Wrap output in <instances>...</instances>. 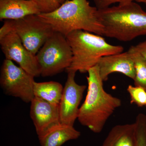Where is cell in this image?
I'll use <instances>...</instances> for the list:
<instances>
[{
    "label": "cell",
    "instance_id": "cell-12",
    "mask_svg": "<svg viewBox=\"0 0 146 146\" xmlns=\"http://www.w3.org/2000/svg\"><path fill=\"white\" fill-rule=\"evenodd\" d=\"M41 13L37 0H0V20H15Z\"/></svg>",
    "mask_w": 146,
    "mask_h": 146
},
{
    "label": "cell",
    "instance_id": "cell-19",
    "mask_svg": "<svg viewBox=\"0 0 146 146\" xmlns=\"http://www.w3.org/2000/svg\"><path fill=\"white\" fill-rule=\"evenodd\" d=\"M37 1L41 13H50L61 5L59 0H37Z\"/></svg>",
    "mask_w": 146,
    "mask_h": 146
},
{
    "label": "cell",
    "instance_id": "cell-10",
    "mask_svg": "<svg viewBox=\"0 0 146 146\" xmlns=\"http://www.w3.org/2000/svg\"><path fill=\"white\" fill-rule=\"evenodd\" d=\"M31 104L30 115L38 136L60 123L59 105L36 97Z\"/></svg>",
    "mask_w": 146,
    "mask_h": 146
},
{
    "label": "cell",
    "instance_id": "cell-15",
    "mask_svg": "<svg viewBox=\"0 0 146 146\" xmlns=\"http://www.w3.org/2000/svg\"><path fill=\"white\" fill-rule=\"evenodd\" d=\"M63 87L57 82H37L35 81L33 87L34 97L39 98L55 105H59Z\"/></svg>",
    "mask_w": 146,
    "mask_h": 146
},
{
    "label": "cell",
    "instance_id": "cell-20",
    "mask_svg": "<svg viewBox=\"0 0 146 146\" xmlns=\"http://www.w3.org/2000/svg\"><path fill=\"white\" fill-rule=\"evenodd\" d=\"M96 7L98 10L110 7V5L115 3L119 4L126 3L130 2L135 1V0H93Z\"/></svg>",
    "mask_w": 146,
    "mask_h": 146
},
{
    "label": "cell",
    "instance_id": "cell-8",
    "mask_svg": "<svg viewBox=\"0 0 146 146\" xmlns=\"http://www.w3.org/2000/svg\"><path fill=\"white\" fill-rule=\"evenodd\" d=\"M0 44L5 59L15 61L34 77L40 76L36 55L27 49L15 33L10 32L0 38Z\"/></svg>",
    "mask_w": 146,
    "mask_h": 146
},
{
    "label": "cell",
    "instance_id": "cell-23",
    "mask_svg": "<svg viewBox=\"0 0 146 146\" xmlns=\"http://www.w3.org/2000/svg\"><path fill=\"white\" fill-rule=\"evenodd\" d=\"M68 1V0H59V2H60V3L61 4H62L64 2H65L66 1Z\"/></svg>",
    "mask_w": 146,
    "mask_h": 146
},
{
    "label": "cell",
    "instance_id": "cell-1",
    "mask_svg": "<svg viewBox=\"0 0 146 146\" xmlns=\"http://www.w3.org/2000/svg\"><path fill=\"white\" fill-rule=\"evenodd\" d=\"M87 73V94L80 107L78 119L82 125L99 133L116 110L121 106L122 102L104 90L98 65L89 69Z\"/></svg>",
    "mask_w": 146,
    "mask_h": 146
},
{
    "label": "cell",
    "instance_id": "cell-14",
    "mask_svg": "<svg viewBox=\"0 0 146 146\" xmlns=\"http://www.w3.org/2000/svg\"><path fill=\"white\" fill-rule=\"evenodd\" d=\"M101 146H135L134 123L113 127Z\"/></svg>",
    "mask_w": 146,
    "mask_h": 146
},
{
    "label": "cell",
    "instance_id": "cell-13",
    "mask_svg": "<svg viewBox=\"0 0 146 146\" xmlns=\"http://www.w3.org/2000/svg\"><path fill=\"white\" fill-rule=\"evenodd\" d=\"M80 135L74 126L60 123L38 137L41 146H61L68 141L78 139Z\"/></svg>",
    "mask_w": 146,
    "mask_h": 146
},
{
    "label": "cell",
    "instance_id": "cell-22",
    "mask_svg": "<svg viewBox=\"0 0 146 146\" xmlns=\"http://www.w3.org/2000/svg\"><path fill=\"white\" fill-rule=\"evenodd\" d=\"M135 1L136 2L143 3L146 5V0H135Z\"/></svg>",
    "mask_w": 146,
    "mask_h": 146
},
{
    "label": "cell",
    "instance_id": "cell-11",
    "mask_svg": "<svg viewBox=\"0 0 146 146\" xmlns=\"http://www.w3.org/2000/svg\"><path fill=\"white\" fill-rule=\"evenodd\" d=\"M100 76L104 82L113 73H121L134 79L136 75L134 60L129 51L110 55L100 58L98 64Z\"/></svg>",
    "mask_w": 146,
    "mask_h": 146
},
{
    "label": "cell",
    "instance_id": "cell-5",
    "mask_svg": "<svg viewBox=\"0 0 146 146\" xmlns=\"http://www.w3.org/2000/svg\"><path fill=\"white\" fill-rule=\"evenodd\" d=\"M10 32L15 33L27 49L36 55L55 31L37 15H32L18 20L4 21L0 29V38Z\"/></svg>",
    "mask_w": 146,
    "mask_h": 146
},
{
    "label": "cell",
    "instance_id": "cell-24",
    "mask_svg": "<svg viewBox=\"0 0 146 146\" xmlns=\"http://www.w3.org/2000/svg\"></svg>",
    "mask_w": 146,
    "mask_h": 146
},
{
    "label": "cell",
    "instance_id": "cell-18",
    "mask_svg": "<svg viewBox=\"0 0 146 146\" xmlns=\"http://www.w3.org/2000/svg\"><path fill=\"white\" fill-rule=\"evenodd\" d=\"M127 91L130 96V103L136 105L138 107L146 105V91L143 87L129 85Z\"/></svg>",
    "mask_w": 146,
    "mask_h": 146
},
{
    "label": "cell",
    "instance_id": "cell-17",
    "mask_svg": "<svg viewBox=\"0 0 146 146\" xmlns=\"http://www.w3.org/2000/svg\"><path fill=\"white\" fill-rule=\"evenodd\" d=\"M134 123L135 146H146V115L138 114Z\"/></svg>",
    "mask_w": 146,
    "mask_h": 146
},
{
    "label": "cell",
    "instance_id": "cell-6",
    "mask_svg": "<svg viewBox=\"0 0 146 146\" xmlns=\"http://www.w3.org/2000/svg\"><path fill=\"white\" fill-rule=\"evenodd\" d=\"M40 76H50L69 68L72 60V49L66 37L54 32L36 55Z\"/></svg>",
    "mask_w": 146,
    "mask_h": 146
},
{
    "label": "cell",
    "instance_id": "cell-7",
    "mask_svg": "<svg viewBox=\"0 0 146 146\" xmlns=\"http://www.w3.org/2000/svg\"><path fill=\"white\" fill-rule=\"evenodd\" d=\"M34 78L12 60H4L1 68L0 84L6 95L31 103L34 98Z\"/></svg>",
    "mask_w": 146,
    "mask_h": 146
},
{
    "label": "cell",
    "instance_id": "cell-16",
    "mask_svg": "<svg viewBox=\"0 0 146 146\" xmlns=\"http://www.w3.org/2000/svg\"><path fill=\"white\" fill-rule=\"evenodd\" d=\"M134 60L136 75L134 86L143 87L146 91V60L131 46L128 50Z\"/></svg>",
    "mask_w": 146,
    "mask_h": 146
},
{
    "label": "cell",
    "instance_id": "cell-4",
    "mask_svg": "<svg viewBox=\"0 0 146 146\" xmlns=\"http://www.w3.org/2000/svg\"><path fill=\"white\" fill-rule=\"evenodd\" d=\"M72 52V63L66 71L87 73L103 56L123 52V47L109 44L101 35L82 30L66 36Z\"/></svg>",
    "mask_w": 146,
    "mask_h": 146
},
{
    "label": "cell",
    "instance_id": "cell-9",
    "mask_svg": "<svg viewBox=\"0 0 146 146\" xmlns=\"http://www.w3.org/2000/svg\"><path fill=\"white\" fill-rule=\"evenodd\" d=\"M68 76L59 104L60 122L74 126L78 119L80 105L86 86L77 83L74 71L67 72Z\"/></svg>",
    "mask_w": 146,
    "mask_h": 146
},
{
    "label": "cell",
    "instance_id": "cell-3",
    "mask_svg": "<svg viewBox=\"0 0 146 146\" xmlns=\"http://www.w3.org/2000/svg\"><path fill=\"white\" fill-rule=\"evenodd\" d=\"M135 2L98 9L103 36L127 42L146 35V12Z\"/></svg>",
    "mask_w": 146,
    "mask_h": 146
},
{
    "label": "cell",
    "instance_id": "cell-21",
    "mask_svg": "<svg viewBox=\"0 0 146 146\" xmlns=\"http://www.w3.org/2000/svg\"><path fill=\"white\" fill-rule=\"evenodd\" d=\"M133 47L146 60V40Z\"/></svg>",
    "mask_w": 146,
    "mask_h": 146
},
{
    "label": "cell",
    "instance_id": "cell-2",
    "mask_svg": "<svg viewBox=\"0 0 146 146\" xmlns=\"http://www.w3.org/2000/svg\"><path fill=\"white\" fill-rule=\"evenodd\" d=\"M55 32L66 36L76 30L88 31L103 36L104 27L96 7L87 0H68L56 10L37 15Z\"/></svg>",
    "mask_w": 146,
    "mask_h": 146
}]
</instances>
